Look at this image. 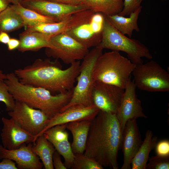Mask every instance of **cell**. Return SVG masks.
Listing matches in <instances>:
<instances>
[{
  "label": "cell",
  "instance_id": "1",
  "mask_svg": "<svg viewBox=\"0 0 169 169\" xmlns=\"http://www.w3.org/2000/svg\"><path fill=\"white\" fill-rule=\"evenodd\" d=\"M122 131L115 113L100 110L91 120L83 154L102 166L118 169Z\"/></svg>",
  "mask_w": 169,
  "mask_h": 169
},
{
  "label": "cell",
  "instance_id": "2",
  "mask_svg": "<svg viewBox=\"0 0 169 169\" xmlns=\"http://www.w3.org/2000/svg\"><path fill=\"white\" fill-rule=\"evenodd\" d=\"M80 63L76 61L65 69L56 59H36L31 64L14 70L22 84L44 88L51 92L64 93L73 89Z\"/></svg>",
  "mask_w": 169,
  "mask_h": 169
},
{
  "label": "cell",
  "instance_id": "3",
  "mask_svg": "<svg viewBox=\"0 0 169 169\" xmlns=\"http://www.w3.org/2000/svg\"><path fill=\"white\" fill-rule=\"evenodd\" d=\"M6 77L4 81L15 100L41 110L49 119L61 112L72 98L73 89L54 95L44 88L21 83L14 72L7 74Z\"/></svg>",
  "mask_w": 169,
  "mask_h": 169
},
{
  "label": "cell",
  "instance_id": "4",
  "mask_svg": "<svg viewBox=\"0 0 169 169\" xmlns=\"http://www.w3.org/2000/svg\"><path fill=\"white\" fill-rule=\"evenodd\" d=\"M136 65L119 51L102 54L94 69L95 81L114 85L125 89L131 81V75Z\"/></svg>",
  "mask_w": 169,
  "mask_h": 169
},
{
  "label": "cell",
  "instance_id": "5",
  "mask_svg": "<svg viewBox=\"0 0 169 169\" xmlns=\"http://www.w3.org/2000/svg\"><path fill=\"white\" fill-rule=\"evenodd\" d=\"M104 15L101 39L98 46L103 49L124 52L127 54L129 59L136 65L143 63L142 58L152 59V55L145 45L138 40L127 37L120 32Z\"/></svg>",
  "mask_w": 169,
  "mask_h": 169
},
{
  "label": "cell",
  "instance_id": "6",
  "mask_svg": "<svg viewBox=\"0 0 169 169\" xmlns=\"http://www.w3.org/2000/svg\"><path fill=\"white\" fill-rule=\"evenodd\" d=\"M103 49L99 46L95 47L83 59L76 79L77 84L73 89L71 99L62 112L72 106H88L94 104L92 94L95 81L93 77V72L95 63L103 54Z\"/></svg>",
  "mask_w": 169,
  "mask_h": 169
},
{
  "label": "cell",
  "instance_id": "7",
  "mask_svg": "<svg viewBox=\"0 0 169 169\" xmlns=\"http://www.w3.org/2000/svg\"><path fill=\"white\" fill-rule=\"evenodd\" d=\"M140 90L151 92L169 91V74L155 61L136 65L132 73Z\"/></svg>",
  "mask_w": 169,
  "mask_h": 169
},
{
  "label": "cell",
  "instance_id": "8",
  "mask_svg": "<svg viewBox=\"0 0 169 169\" xmlns=\"http://www.w3.org/2000/svg\"><path fill=\"white\" fill-rule=\"evenodd\" d=\"M50 43L51 47L45 49L46 55L60 59L68 64L83 59L89 51V49L66 33L51 37Z\"/></svg>",
  "mask_w": 169,
  "mask_h": 169
},
{
  "label": "cell",
  "instance_id": "9",
  "mask_svg": "<svg viewBox=\"0 0 169 169\" xmlns=\"http://www.w3.org/2000/svg\"><path fill=\"white\" fill-rule=\"evenodd\" d=\"M8 115L22 129L34 136L36 140L49 119L41 110L17 100L13 109L8 111Z\"/></svg>",
  "mask_w": 169,
  "mask_h": 169
},
{
  "label": "cell",
  "instance_id": "10",
  "mask_svg": "<svg viewBox=\"0 0 169 169\" xmlns=\"http://www.w3.org/2000/svg\"><path fill=\"white\" fill-rule=\"evenodd\" d=\"M20 4L26 8L53 18L57 22L74 13L89 9L82 3L67 5L49 0H23Z\"/></svg>",
  "mask_w": 169,
  "mask_h": 169
},
{
  "label": "cell",
  "instance_id": "11",
  "mask_svg": "<svg viewBox=\"0 0 169 169\" xmlns=\"http://www.w3.org/2000/svg\"><path fill=\"white\" fill-rule=\"evenodd\" d=\"M136 86L134 81H131L124 89L120 105L116 113L122 132L127 122L146 116L143 112L141 101L136 92Z\"/></svg>",
  "mask_w": 169,
  "mask_h": 169
},
{
  "label": "cell",
  "instance_id": "12",
  "mask_svg": "<svg viewBox=\"0 0 169 169\" xmlns=\"http://www.w3.org/2000/svg\"><path fill=\"white\" fill-rule=\"evenodd\" d=\"M124 91L117 86L95 81L92 94L93 104L100 110L116 113Z\"/></svg>",
  "mask_w": 169,
  "mask_h": 169
},
{
  "label": "cell",
  "instance_id": "13",
  "mask_svg": "<svg viewBox=\"0 0 169 169\" xmlns=\"http://www.w3.org/2000/svg\"><path fill=\"white\" fill-rule=\"evenodd\" d=\"M104 20L101 16L93 15L88 22L66 33L88 49L98 45L101 42Z\"/></svg>",
  "mask_w": 169,
  "mask_h": 169
},
{
  "label": "cell",
  "instance_id": "14",
  "mask_svg": "<svg viewBox=\"0 0 169 169\" xmlns=\"http://www.w3.org/2000/svg\"><path fill=\"white\" fill-rule=\"evenodd\" d=\"M1 120L3 126L0 135L4 148L14 150L26 143H35V136L24 130L12 118L3 117Z\"/></svg>",
  "mask_w": 169,
  "mask_h": 169
},
{
  "label": "cell",
  "instance_id": "15",
  "mask_svg": "<svg viewBox=\"0 0 169 169\" xmlns=\"http://www.w3.org/2000/svg\"><path fill=\"white\" fill-rule=\"evenodd\" d=\"M142 141L136 119L128 121L122 132L123 162L121 169H131L132 160Z\"/></svg>",
  "mask_w": 169,
  "mask_h": 169
},
{
  "label": "cell",
  "instance_id": "16",
  "mask_svg": "<svg viewBox=\"0 0 169 169\" xmlns=\"http://www.w3.org/2000/svg\"><path fill=\"white\" fill-rule=\"evenodd\" d=\"M66 123L58 125L49 128L43 134L53 145L55 150L64 159V163L67 169L70 168L73 162L74 154L68 140Z\"/></svg>",
  "mask_w": 169,
  "mask_h": 169
},
{
  "label": "cell",
  "instance_id": "17",
  "mask_svg": "<svg viewBox=\"0 0 169 169\" xmlns=\"http://www.w3.org/2000/svg\"><path fill=\"white\" fill-rule=\"evenodd\" d=\"M100 110L94 104L88 106L76 105L70 106L49 119L40 136L47 129L57 125L83 120H91Z\"/></svg>",
  "mask_w": 169,
  "mask_h": 169
},
{
  "label": "cell",
  "instance_id": "18",
  "mask_svg": "<svg viewBox=\"0 0 169 169\" xmlns=\"http://www.w3.org/2000/svg\"><path fill=\"white\" fill-rule=\"evenodd\" d=\"M31 143L25 144L18 148L9 150L0 144V159L8 158L14 161L19 169H41L43 165L32 150Z\"/></svg>",
  "mask_w": 169,
  "mask_h": 169
},
{
  "label": "cell",
  "instance_id": "19",
  "mask_svg": "<svg viewBox=\"0 0 169 169\" xmlns=\"http://www.w3.org/2000/svg\"><path fill=\"white\" fill-rule=\"evenodd\" d=\"M91 123V120H83L66 123V129L73 136L71 145L74 154L84 153Z\"/></svg>",
  "mask_w": 169,
  "mask_h": 169
},
{
  "label": "cell",
  "instance_id": "20",
  "mask_svg": "<svg viewBox=\"0 0 169 169\" xmlns=\"http://www.w3.org/2000/svg\"><path fill=\"white\" fill-rule=\"evenodd\" d=\"M50 39L41 32L25 30L19 35L20 44L17 49L23 52L37 51L43 48H50Z\"/></svg>",
  "mask_w": 169,
  "mask_h": 169
},
{
  "label": "cell",
  "instance_id": "21",
  "mask_svg": "<svg viewBox=\"0 0 169 169\" xmlns=\"http://www.w3.org/2000/svg\"><path fill=\"white\" fill-rule=\"evenodd\" d=\"M142 7L141 6L136 10L132 13L129 17L119 15L118 14L105 15L107 19L117 30L124 35H127L131 38L133 31L139 32L140 29L137 21Z\"/></svg>",
  "mask_w": 169,
  "mask_h": 169
},
{
  "label": "cell",
  "instance_id": "22",
  "mask_svg": "<svg viewBox=\"0 0 169 169\" xmlns=\"http://www.w3.org/2000/svg\"><path fill=\"white\" fill-rule=\"evenodd\" d=\"M157 141V137L153 136L151 131L147 130L144 141L132 160L131 169H146L149 154L155 148Z\"/></svg>",
  "mask_w": 169,
  "mask_h": 169
},
{
  "label": "cell",
  "instance_id": "23",
  "mask_svg": "<svg viewBox=\"0 0 169 169\" xmlns=\"http://www.w3.org/2000/svg\"><path fill=\"white\" fill-rule=\"evenodd\" d=\"M123 0H82L81 3L94 12L105 15L119 13L123 7Z\"/></svg>",
  "mask_w": 169,
  "mask_h": 169
},
{
  "label": "cell",
  "instance_id": "24",
  "mask_svg": "<svg viewBox=\"0 0 169 169\" xmlns=\"http://www.w3.org/2000/svg\"><path fill=\"white\" fill-rule=\"evenodd\" d=\"M32 150L41 160L45 169H54L52 158L56 150L53 144L44 136V134L37 138Z\"/></svg>",
  "mask_w": 169,
  "mask_h": 169
},
{
  "label": "cell",
  "instance_id": "25",
  "mask_svg": "<svg viewBox=\"0 0 169 169\" xmlns=\"http://www.w3.org/2000/svg\"><path fill=\"white\" fill-rule=\"evenodd\" d=\"M10 6L21 17L26 28L32 27L45 23L57 22L53 18L26 8L20 4H13Z\"/></svg>",
  "mask_w": 169,
  "mask_h": 169
},
{
  "label": "cell",
  "instance_id": "26",
  "mask_svg": "<svg viewBox=\"0 0 169 169\" xmlns=\"http://www.w3.org/2000/svg\"><path fill=\"white\" fill-rule=\"evenodd\" d=\"M24 27L23 19L9 5L0 13V32L8 33Z\"/></svg>",
  "mask_w": 169,
  "mask_h": 169
},
{
  "label": "cell",
  "instance_id": "27",
  "mask_svg": "<svg viewBox=\"0 0 169 169\" xmlns=\"http://www.w3.org/2000/svg\"><path fill=\"white\" fill-rule=\"evenodd\" d=\"M72 169H103V167L93 159L83 154H76Z\"/></svg>",
  "mask_w": 169,
  "mask_h": 169
},
{
  "label": "cell",
  "instance_id": "28",
  "mask_svg": "<svg viewBox=\"0 0 169 169\" xmlns=\"http://www.w3.org/2000/svg\"><path fill=\"white\" fill-rule=\"evenodd\" d=\"M0 101L5 104L8 111L12 110L15 105V100L9 92L4 80H0Z\"/></svg>",
  "mask_w": 169,
  "mask_h": 169
},
{
  "label": "cell",
  "instance_id": "29",
  "mask_svg": "<svg viewBox=\"0 0 169 169\" xmlns=\"http://www.w3.org/2000/svg\"><path fill=\"white\" fill-rule=\"evenodd\" d=\"M146 169H169V157H165L156 155L149 157Z\"/></svg>",
  "mask_w": 169,
  "mask_h": 169
},
{
  "label": "cell",
  "instance_id": "30",
  "mask_svg": "<svg viewBox=\"0 0 169 169\" xmlns=\"http://www.w3.org/2000/svg\"><path fill=\"white\" fill-rule=\"evenodd\" d=\"M123 7L121 11L118 14L125 16L129 15L140 7L141 2L144 0H123Z\"/></svg>",
  "mask_w": 169,
  "mask_h": 169
},
{
  "label": "cell",
  "instance_id": "31",
  "mask_svg": "<svg viewBox=\"0 0 169 169\" xmlns=\"http://www.w3.org/2000/svg\"><path fill=\"white\" fill-rule=\"evenodd\" d=\"M155 148L156 155L162 157H169V141L162 140L157 142Z\"/></svg>",
  "mask_w": 169,
  "mask_h": 169
},
{
  "label": "cell",
  "instance_id": "32",
  "mask_svg": "<svg viewBox=\"0 0 169 169\" xmlns=\"http://www.w3.org/2000/svg\"><path fill=\"white\" fill-rule=\"evenodd\" d=\"M60 154L56 150L54 152L52 158L53 165L55 169H67L61 159Z\"/></svg>",
  "mask_w": 169,
  "mask_h": 169
},
{
  "label": "cell",
  "instance_id": "33",
  "mask_svg": "<svg viewBox=\"0 0 169 169\" xmlns=\"http://www.w3.org/2000/svg\"><path fill=\"white\" fill-rule=\"evenodd\" d=\"M15 163L12 160L3 158L0 162V169H17Z\"/></svg>",
  "mask_w": 169,
  "mask_h": 169
},
{
  "label": "cell",
  "instance_id": "34",
  "mask_svg": "<svg viewBox=\"0 0 169 169\" xmlns=\"http://www.w3.org/2000/svg\"><path fill=\"white\" fill-rule=\"evenodd\" d=\"M20 44L19 40L11 38L10 39L7 43L8 48V50L11 51L18 48Z\"/></svg>",
  "mask_w": 169,
  "mask_h": 169
},
{
  "label": "cell",
  "instance_id": "35",
  "mask_svg": "<svg viewBox=\"0 0 169 169\" xmlns=\"http://www.w3.org/2000/svg\"><path fill=\"white\" fill-rule=\"evenodd\" d=\"M67 5H77L81 3L82 0H49Z\"/></svg>",
  "mask_w": 169,
  "mask_h": 169
},
{
  "label": "cell",
  "instance_id": "36",
  "mask_svg": "<svg viewBox=\"0 0 169 169\" xmlns=\"http://www.w3.org/2000/svg\"><path fill=\"white\" fill-rule=\"evenodd\" d=\"M10 39L7 33L1 32H0V43L7 44Z\"/></svg>",
  "mask_w": 169,
  "mask_h": 169
},
{
  "label": "cell",
  "instance_id": "37",
  "mask_svg": "<svg viewBox=\"0 0 169 169\" xmlns=\"http://www.w3.org/2000/svg\"><path fill=\"white\" fill-rule=\"evenodd\" d=\"M9 3L8 0H0V13L6 9Z\"/></svg>",
  "mask_w": 169,
  "mask_h": 169
},
{
  "label": "cell",
  "instance_id": "38",
  "mask_svg": "<svg viewBox=\"0 0 169 169\" xmlns=\"http://www.w3.org/2000/svg\"><path fill=\"white\" fill-rule=\"evenodd\" d=\"M9 3H12L13 5L20 4L23 0H8Z\"/></svg>",
  "mask_w": 169,
  "mask_h": 169
},
{
  "label": "cell",
  "instance_id": "39",
  "mask_svg": "<svg viewBox=\"0 0 169 169\" xmlns=\"http://www.w3.org/2000/svg\"><path fill=\"white\" fill-rule=\"evenodd\" d=\"M6 78V74L4 73L2 70H0V80H4Z\"/></svg>",
  "mask_w": 169,
  "mask_h": 169
}]
</instances>
